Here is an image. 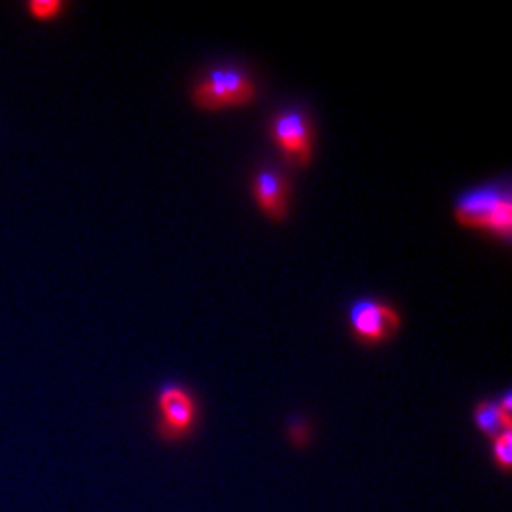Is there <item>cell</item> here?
I'll return each mask as SVG.
<instances>
[{
    "instance_id": "cell-2",
    "label": "cell",
    "mask_w": 512,
    "mask_h": 512,
    "mask_svg": "<svg viewBox=\"0 0 512 512\" xmlns=\"http://www.w3.org/2000/svg\"><path fill=\"white\" fill-rule=\"evenodd\" d=\"M258 99V86L253 76L234 65L209 69L190 88V101L196 109L217 112L243 109Z\"/></svg>"
},
{
    "instance_id": "cell-8",
    "label": "cell",
    "mask_w": 512,
    "mask_h": 512,
    "mask_svg": "<svg viewBox=\"0 0 512 512\" xmlns=\"http://www.w3.org/2000/svg\"><path fill=\"white\" fill-rule=\"evenodd\" d=\"M492 452H494L495 465L499 471L509 473L512 465V431H501L494 440H492Z\"/></svg>"
},
{
    "instance_id": "cell-9",
    "label": "cell",
    "mask_w": 512,
    "mask_h": 512,
    "mask_svg": "<svg viewBox=\"0 0 512 512\" xmlns=\"http://www.w3.org/2000/svg\"><path fill=\"white\" fill-rule=\"evenodd\" d=\"M61 10H63L61 0H35V2L29 4L31 16L37 19L55 18V16H59Z\"/></svg>"
},
{
    "instance_id": "cell-7",
    "label": "cell",
    "mask_w": 512,
    "mask_h": 512,
    "mask_svg": "<svg viewBox=\"0 0 512 512\" xmlns=\"http://www.w3.org/2000/svg\"><path fill=\"white\" fill-rule=\"evenodd\" d=\"M473 420H475L476 429L490 440H494L501 431H507V427L503 425V420L499 416L497 403L494 401H480L476 404Z\"/></svg>"
},
{
    "instance_id": "cell-6",
    "label": "cell",
    "mask_w": 512,
    "mask_h": 512,
    "mask_svg": "<svg viewBox=\"0 0 512 512\" xmlns=\"http://www.w3.org/2000/svg\"><path fill=\"white\" fill-rule=\"evenodd\" d=\"M251 196L258 211L272 222H283L289 217L291 184L275 167H262L253 175Z\"/></svg>"
},
{
    "instance_id": "cell-1",
    "label": "cell",
    "mask_w": 512,
    "mask_h": 512,
    "mask_svg": "<svg viewBox=\"0 0 512 512\" xmlns=\"http://www.w3.org/2000/svg\"><path fill=\"white\" fill-rule=\"evenodd\" d=\"M452 215L459 226L503 241L512 236V194L501 181L476 184L459 192L452 203Z\"/></svg>"
},
{
    "instance_id": "cell-5",
    "label": "cell",
    "mask_w": 512,
    "mask_h": 512,
    "mask_svg": "<svg viewBox=\"0 0 512 512\" xmlns=\"http://www.w3.org/2000/svg\"><path fill=\"white\" fill-rule=\"evenodd\" d=\"M158 433L164 440H183L198 421L196 397L181 384H164L158 391Z\"/></svg>"
},
{
    "instance_id": "cell-3",
    "label": "cell",
    "mask_w": 512,
    "mask_h": 512,
    "mask_svg": "<svg viewBox=\"0 0 512 512\" xmlns=\"http://www.w3.org/2000/svg\"><path fill=\"white\" fill-rule=\"evenodd\" d=\"M351 334L366 346L385 344L403 327V315L395 306L378 298H357L348 310Z\"/></svg>"
},
{
    "instance_id": "cell-4",
    "label": "cell",
    "mask_w": 512,
    "mask_h": 512,
    "mask_svg": "<svg viewBox=\"0 0 512 512\" xmlns=\"http://www.w3.org/2000/svg\"><path fill=\"white\" fill-rule=\"evenodd\" d=\"M268 133L279 152L296 165H310L315 150V131L302 109H283L272 116Z\"/></svg>"
},
{
    "instance_id": "cell-10",
    "label": "cell",
    "mask_w": 512,
    "mask_h": 512,
    "mask_svg": "<svg viewBox=\"0 0 512 512\" xmlns=\"http://www.w3.org/2000/svg\"><path fill=\"white\" fill-rule=\"evenodd\" d=\"M497 410H499V416H501V420H503V425L507 427V429H511L512 425V395L511 391H507L505 395H503V399L501 401H497Z\"/></svg>"
}]
</instances>
